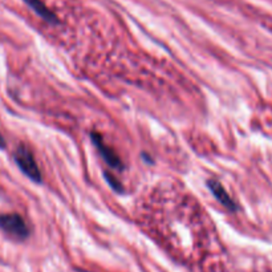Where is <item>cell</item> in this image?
I'll return each instance as SVG.
<instances>
[{
	"label": "cell",
	"instance_id": "cell-1",
	"mask_svg": "<svg viewBox=\"0 0 272 272\" xmlns=\"http://www.w3.org/2000/svg\"><path fill=\"white\" fill-rule=\"evenodd\" d=\"M14 159L19 169L23 172V174L36 183H42V172L39 169L36 159L33 157V153L27 145H19L14 152Z\"/></svg>",
	"mask_w": 272,
	"mask_h": 272
},
{
	"label": "cell",
	"instance_id": "cell-2",
	"mask_svg": "<svg viewBox=\"0 0 272 272\" xmlns=\"http://www.w3.org/2000/svg\"><path fill=\"white\" fill-rule=\"evenodd\" d=\"M0 228L8 236L16 239V241H25L29 236L28 224L19 214H2L0 215Z\"/></svg>",
	"mask_w": 272,
	"mask_h": 272
},
{
	"label": "cell",
	"instance_id": "cell-3",
	"mask_svg": "<svg viewBox=\"0 0 272 272\" xmlns=\"http://www.w3.org/2000/svg\"><path fill=\"white\" fill-rule=\"evenodd\" d=\"M90 140H92L93 145L96 146V149L101 154L103 159L107 162L108 165L111 166V167H113V169L117 170L124 169V163H122V161L120 159L118 154L114 152L111 146H108V145L105 144L103 135H101L100 133H97V131H90Z\"/></svg>",
	"mask_w": 272,
	"mask_h": 272
},
{
	"label": "cell",
	"instance_id": "cell-4",
	"mask_svg": "<svg viewBox=\"0 0 272 272\" xmlns=\"http://www.w3.org/2000/svg\"><path fill=\"white\" fill-rule=\"evenodd\" d=\"M207 187L210 189V191L213 193V195L217 198L222 205H223L227 210L230 211H236L238 206L235 203L234 200L231 199V196L228 195V193L224 190V187L222 186L221 182H218L217 179H209L206 182Z\"/></svg>",
	"mask_w": 272,
	"mask_h": 272
},
{
	"label": "cell",
	"instance_id": "cell-5",
	"mask_svg": "<svg viewBox=\"0 0 272 272\" xmlns=\"http://www.w3.org/2000/svg\"><path fill=\"white\" fill-rule=\"evenodd\" d=\"M24 2L39 15V16L42 17L43 20L48 21L51 24H59L60 23L57 16H56V15L53 14L44 3H43L42 0H24Z\"/></svg>",
	"mask_w": 272,
	"mask_h": 272
},
{
	"label": "cell",
	"instance_id": "cell-6",
	"mask_svg": "<svg viewBox=\"0 0 272 272\" xmlns=\"http://www.w3.org/2000/svg\"><path fill=\"white\" fill-rule=\"evenodd\" d=\"M104 176H105L108 183L111 185V187L114 190V191H117V193H124V187H122V185H121V183L118 182L117 179L114 178L113 176H111L108 172L104 173Z\"/></svg>",
	"mask_w": 272,
	"mask_h": 272
},
{
	"label": "cell",
	"instance_id": "cell-7",
	"mask_svg": "<svg viewBox=\"0 0 272 272\" xmlns=\"http://www.w3.org/2000/svg\"><path fill=\"white\" fill-rule=\"evenodd\" d=\"M6 148V140L3 138V135L0 134V149Z\"/></svg>",
	"mask_w": 272,
	"mask_h": 272
}]
</instances>
